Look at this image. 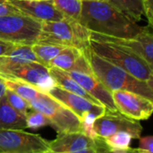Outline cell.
I'll list each match as a JSON object with an SVG mask.
<instances>
[{"label": "cell", "instance_id": "cell-1", "mask_svg": "<svg viewBox=\"0 0 153 153\" xmlns=\"http://www.w3.org/2000/svg\"><path fill=\"white\" fill-rule=\"evenodd\" d=\"M79 22L90 31L119 38H134L144 29L103 0L83 1Z\"/></svg>", "mask_w": 153, "mask_h": 153}, {"label": "cell", "instance_id": "cell-2", "mask_svg": "<svg viewBox=\"0 0 153 153\" xmlns=\"http://www.w3.org/2000/svg\"><path fill=\"white\" fill-rule=\"evenodd\" d=\"M93 74L110 91H127L153 100V83L141 81L125 70L94 54L90 48L85 51Z\"/></svg>", "mask_w": 153, "mask_h": 153}, {"label": "cell", "instance_id": "cell-3", "mask_svg": "<svg viewBox=\"0 0 153 153\" xmlns=\"http://www.w3.org/2000/svg\"><path fill=\"white\" fill-rule=\"evenodd\" d=\"M89 48L100 57L125 70L135 78L153 82L152 65L134 52L110 43L91 39Z\"/></svg>", "mask_w": 153, "mask_h": 153}, {"label": "cell", "instance_id": "cell-4", "mask_svg": "<svg viewBox=\"0 0 153 153\" xmlns=\"http://www.w3.org/2000/svg\"><path fill=\"white\" fill-rule=\"evenodd\" d=\"M90 30L80 22L64 17L58 21L41 22L37 42L74 47L86 50L90 43Z\"/></svg>", "mask_w": 153, "mask_h": 153}, {"label": "cell", "instance_id": "cell-5", "mask_svg": "<svg viewBox=\"0 0 153 153\" xmlns=\"http://www.w3.org/2000/svg\"><path fill=\"white\" fill-rule=\"evenodd\" d=\"M29 104L33 110L43 114L58 134L80 132V119L77 116L48 93L40 91Z\"/></svg>", "mask_w": 153, "mask_h": 153}, {"label": "cell", "instance_id": "cell-6", "mask_svg": "<svg viewBox=\"0 0 153 153\" xmlns=\"http://www.w3.org/2000/svg\"><path fill=\"white\" fill-rule=\"evenodd\" d=\"M41 22L23 14L0 16V39L15 45L31 46L37 42Z\"/></svg>", "mask_w": 153, "mask_h": 153}, {"label": "cell", "instance_id": "cell-7", "mask_svg": "<svg viewBox=\"0 0 153 153\" xmlns=\"http://www.w3.org/2000/svg\"><path fill=\"white\" fill-rule=\"evenodd\" d=\"M48 142L37 134L24 130L0 129V153H42Z\"/></svg>", "mask_w": 153, "mask_h": 153}, {"label": "cell", "instance_id": "cell-8", "mask_svg": "<svg viewBox=\"0 0 153 153\" xmlns=\"http://www.w3.org/2000/svg\"><path fill=\"white\" fill-rule=\"evenodd\" d=\"M152 27L148 25L134 38H119L99 34L90 31V39L106 43H110L126 48L138 55L151 65L153 64V34Z\"/></svg>", "mask_w": 153, "mask_h": 153}, {"label": "cell", "instance_id": "cell-9", "mask_svg": "<svg viewBox=\"0 0 153 153\" xmlns=\"http://www.w3.org/2000/svg\"><path fill=\"white\" fill-rule=\"evenodd\" d=\"M0 77L4 80H16L26 82L45 93L56 85L49 74L48 68L38 62L23 64L5 74L0 75Z\"/></svg>", "mask_w": 153, "mask_h": 153}, {"label": "cell", "instance_id": "cell-10", "mask_svg": "<svg viewBox=\"0 0 153 153\" xmlns=\"http://www.w3.org/2000/svg\"><path fill=\"white\" fill-rule=\"evenodd\" d=\"M111 94L117 110L123 116L135 121L147 120L152 116V100L127 91H115Z\"/></svg>", "mask_w": 153, "mask_h": 153}, {"label": "cell", "instance_id": "cell-11", "mask_svg": "<svg viewBox=\"0 0 153 153\" xmlns=\"http://www.w3.org/2000/svg\"><path fill=\"white\" fill-rule=\"evenodd\" d=\"M97 136L105 139L118 132H126L133 138L139 139L143 133V126L138 121L130 119L119 112H107L99 117L94 122Z\"/></svg>", "mask_w": 153, "mask_h": 153}, {"label": "cell", "instance_id": "cell-12", "mask_svg": "<svg viewBox=\"0 0 153 153\" xmlns=\"http://www.w3.org/2000/svg\"><path fill=\"white\" fill-rule=\"evenodd\" d=\"M47 93L70 109L79 119H81L85 113H92L99 117L107 112V109L103 106L94 104L79 95L60 88L57 85L53 87Z\"/></svg>", "mask_w": 153, "mask_h": 153}, {"label": "cell", "instance_id": "cell-13", "mask_svg": "<svg viewBox=\"0 0 153 153\" xmlns=\"http://www.w3.org/2000/svg\"><path fill=\"white\" fill-rule=\"evenodd\" d=\"M69 75L94 100L109 112H118L114 104L111 92L98 80L94 74L67 72Z\"/></svg>", "mask_w": 153, "mask_h": 153}, {"label": "cell", "instance_id": "cell-14", "mask_svg": "<svg viewBox=\"0 0 153 153\" xmlns=\"http://www.w3.org/2000/svg\"><path fill=\"white\" fill-rule=\"evenodd\" d=\"M84 51L77 48L66 47L49 63L48 68L56 67L65 72L93 74Z\"/></svg>", "mask_w": 153, "mask_h": 153}, {"label": "cell", "instance_id": "cell-15", "mask_svg": "<svg viewBox=\"0 0 153 153\" xmlns=\"http://www.w3.org/2000/svg\"><path fill=\"white\" fill-rule=\"evenodd\" d=\"M6 3L17 9L22 14L40 22L58 21L64 18L54 6L52 1H9Z\"/></svg>", "mask_w": 153, "mask_h": 153}, {"label": "cell", "instance_id": "cell-16", "mask_svg": "<svg viewBox=\"0 0 153 153\" xmlns=\"http://www.w3.org/2000/svg\"><path fill=\"white\" fill-rule=\"evenodd\" d=\"M93 147H96V141L80 132L58 134L55 140L48 142V151L55 153L71 152Z\"/></svg>", "mask_w": 153, "mask_h": 153}, {"label": "cell", "instance_id": "cell-17", "mask_svg": "<svg viewBox=\"0 0 153 153\" xmlns=\"http://www.w3.org/2000/svg\"><path fill=\"white\" fill-rule=\"evenodd\" d=\"M30 62H38L30 46L16 45L10 52L0 56V75Z\"/></svg>", "mask_w": 153, "mask_h": 153}, {"label": "cell", "instance_id": "cell-18", "mask_svg": "<svg viewBox=\"0 0 153 153\" xmlns=\"http://www.w3.org/2000/svg\"><path fill=\"white\" fill-rule=\"evenodd\" d=\"M25 128V116L16 111L8 103L4 95L0 99V129L24 130Z\"/></svg>", "mask_w": 153, "mask_h": 153}, {"label": "cell", "instance_id": "cell-19", "mask_svg": "<svg viewBox=\"0 0 153 153\" xmlns=\"http://www.w3.org/2000/svg\"><path fill=\"white\" fill-rule=\"evenodd\" d=\"M49 74L50 75L53 77V79L55 80L57 86H59L60 88L74 93L76 95H79L88 100H90L91 102L97 104V105H100L96 100H94L91 95H89L70 75L67 72L63 71L61 69L56 68V67H50L48 68Z\"/></svg>", "mask_w": 153, "mask_h": 153}, {"label": "cell", "instance_id": "cell-20", "mask_svg": "<svg viewBox=\"0 0 153 153\" xmlns=\"http://www.w3.org/2000/svg\"><path fill=\"white\" fill-rule=\"evenodd\" d=\"M117 8L122 13L138 22L144 15L143 0H103Z\"/></svg>", "mask_w": 153, "mask_h": 153}, {"label": "cell", "instance_id": "cell-21", "mask_svg": "<svg viewBox=\"0 0 153 153\" xmlns=\"http://www.w3.org/2000/svg\"><path fill=\"white\" fill-rule=\"evenodd\" d=\"M31 50L38 61V63L43 65L48 68L49 63L66 47L52 44H43V43H34L30 46Z\"/></svg>", "mask_w": 153, "mask_h": 153}, {"label": "cell", "instance_id": "cell-22", "mask_svg": "<svg viewBox=\"0 0 153 153\" xmlns=\"http://www.w3.org/2000/svg\"><path fill=\"white\" fill-rule=\"evenodd\" d=\"M52 3L64 17L79 22L82 8L81 0H52Z\"/></svg>", "mask_w": 153, "mask_h": 153}, {"label": "cell", "instance_id": "cell-23", "mask_svg": "<svg viewBox=\"0 0 153 153\" xmlns=\"http://www.w3.org/2000/svg\"><path fill=\"white\" fill-rule=\"evenodd\" d=\"M4 81L5 87L7 89L14 91L16 94L23 98L26 101H28V103L33 100L40 92V91H39L35 87L23 82H20L16 80H4Z\"/></svg>", "mask_w": 153, "mask_h": 153}, {"label": "cell", "instance_id": "cell-24", "mask_svg": "<svg viewBox=\"0 0 153 153\" xmlns=\"http://www.w3.org/2000/svg\"><path fill=\"white\" fill-rule=\"evenodd\" d=\"M133 136L126 132L116 133L105 139L104 142L106 145L112 151H123L130 148V143Z\"/></svg>", "mask_w": 153, "mask_h": 153}, {"label": "cell", "instance_id": "cell-25", "mask_svg": "<svg viewBox=\"0 0 153 153\" xmlns=\"http://www.w3.org/2000/svg\"><path fill=\"white\" fill-rule=\"evenodd\" d=\"M4 96H5L6 100L8 101V103L16 111L20 112L21 114H22L25 117L32 109L30 108V104L28 103V101H26L23 98H22L18 94H16L14 91H11V90H9L7 88L5 89Z\"/></svg>", "mask_w": 153, "mask_h": 153}, {"label": "cell", "instance_id": "cell-26", "mask_svg": "<svg viewBox=\"0 0 153 153\" xmlns=\"http://www.w3.org/2000/svg\"><path fill=\"white\" fill-rule=\"evenodd\" d=\"M26 128L37 130L45 126H51L50 121L40 112L31 109L26 115Z\"/></svg>", "mask_w": 153, "mask_h": 153}, {"label": "cell", "instance_id": "cell-27", "mask_svg": "<svg viewBox=\"0 0 153 153\" xmlns=\"http://www.w3.org/2000/svg\"><path fill=\"white\" fill-rule=\"evenodd\" d=\"M98 118L92 113H85L80 119V133L95 140L98 136L94 129V122Z\"/></svg>", "mask_w": 153, "mask_h": 153}, {"label": "cell", "instance_id": "cell-28", "mask_svg": "<svg viewBox=\"0 0 153 153\" xmlns=\"http://www.w3.org/2000/svg\"><path fill=\"white\" fill-rule=\"evenodd\" d=\"M137 150L141 153H153V137L147 135L139 138V146Z\"/></svg>", "mask_w": 153, "mask_h": 153}, {"label": "cell", "instance_id": "cell-29", "mask_svg": "<svg viewBox=\"0 0 153 153\" xmlns=\"http://www.w3.org/2000/svg\"><path fill=\"white\" fill-rule=\"evenodd\" d=\"M8 14H22L17 9L12 6L10 4L0 0V16Z\"/></svg>", "mask_w": 153, "mask_h": 153}, {"label": "cell", "instance_id": "cell-30", "mask_svg": "<svg viewBox=\"0 0 153 153\" xmlns=\"http://www.w3.org/2000/svg\"><path fill=\"white\" fill-rule=\"evenodd\" d=\"M144 16L148 20V25L153 26V0H143Z\"/></svg>", "mask_w": 153, "mask_h": 153}, {"label": "cell", "instance_id": "cell-31", "mask_svg": "<svg viewBox=\"0 0 153 153\" xmlns=\"http://www.w3.org/2000/svg\"><path fill=\"white\" fill-rule=\"evenodd\" d=\"M15 46L16 45L12 42H9V41L0 39V56L10 52Z\"/></svg>", "mask_w": 153, "mask_h": 153}, {"label": "cell", "instance_id": "cell-32", "mask_svg": "<svg viewBox=\"0 0 153 153\" xmlns=\"http://www.w3.org/2000/svg\"><path fill=\"white\" fill-rule=\"evenodd\" d=\"M96 152H97L96 147H93V148H87V149H83V150H79V151H75V152L65 153H96Z\"/></svg>", "mask_w": 153, "mask_h": 153}, {"label": "cell", "instance_id": "cell-33", "mask_svg": "<svg viewBox=\"0 0 153 153\" xmlns=\"http://www.w3.org/2000/svg\"><path fill=\"white\" fill-rule=\"evenodd\" d=\"M5 84H4V81L3 78L0 77V99L4 95V91H5Z\"/></svg>", "mask_w": 153, "mask_h": 153}, {"label": "cell", "instance_id": "cell-34", "mask_svg": "<svg viewBox=\"0 0 153 153\" xmlns=\"http://www.w3.org/2000/svg\"><path fill=\"white\" fill-rule=\"evenodd\" d=\"M4 2H9V1H33V0H3ZM36 1H52V0H36Z\"/></svg>", "mask_w": 153, "mask_h": 153}, {"label": "cell", "instance_id": "cell-35", "mask_svg": "<svg viewBox=\"0 0 153 153\" xmlns=\"http://www.w3.org/2000/svg\"><path fill=\"white\" fill-rule=\"evenodd\" d=\"M42 153H55V152H50V151H47V152H44Z\"/></svg>", "mask_w": 153, "mask_h": 153}, {"label": "cell", "instance_id": "cell-36", "mask_svg": "<svg viewBox=\"0 0 153 153\" xmlns=\"http://www.w3.org/2000/svg\"><path fill=\"white\" fill-rule=\"evenodd\" d=\"M82 2H83V1H99V0H81Z\"/></svg>", "mask_w": 153, "mask_h": 153}]
</instances>
